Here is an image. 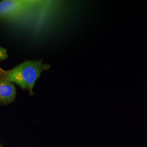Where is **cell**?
Masks as SVG:
<instances>
[{
  "instance_id": "6da1fadb",
  "label": "cell",
  "mask_w": 147,
  "mask_h": 147,
  "mask_svg": "<svg viewBox=\"0 0 147 147\" xmlns=\"http://www.w3.org/2000/svg\"><path fill=\"white\" fill-rule=\"evenodd\" d=\"M50 67L49 64L44 63L43 59L25 61L12 69L5 70L0 67V78L16 84L29 95H34V87L44 71Z\"/></svg>"
},
{
  "instance_id": "5b68a950",
  "label": "cell",
  "mask_w": 147,
  "mask_h": 147,
  "mask_svg": "<svg viewBox=\"0 0 147 147\" xmlns=\"http://www.w3.org/2000/svg\"><path fill=\"white\" fill-rule=\"evenodd\" d=\"M0 147H2V146H1V144H0Z\"/></svg>"
},
{
  "instance_id": "3957f363",
  "label": "cell",
  "mask_w": 147,
  "mask_h": 147,
  "mask_svg": "<svg viewBox=\"0 0 147 147\" xmlns=\"http://www.w3.org/2000/svg\"><path fill=\"white\" fill-rule=\"evenodd\" d=\"M16 98V89L14 84L0 78V106L12 104Z\"/></svg>"
},
{
  "instance_id": "7a4b0ae2",
  "label": "cell",
  "mask_w": 147,
  "mask_h": 147,
  "mask_svg": "<svg viewBox=\"0 0 147 147\" xmlns=\"http://www.w3.org/2000/svg\"><path fill=\"white\" fill-rule=\"evenodd\" d=\"M40 1L3 0L0 1V20H16L36 8Z\"/></svg>"
},
{
  "instance_id": "277c9868",
  "label": "cell",
  "mask_w": 147,
  "mask_h": 147,
  "mask_svg": "<svg viewBox=\"0 0 147 147\" xmlns=\"http://www.w3.org/2000/svg\"><path fill=\"white\" fill-rule=\"evenodd\" d=\"M8 57V52H7L6 49L3 48L0 45V61L7 59Z\"/></svg>"
}]
</instances>
